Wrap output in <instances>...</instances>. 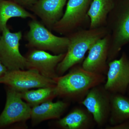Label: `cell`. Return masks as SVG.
Here are the masks:
<instances>
[{
  "instance_id": "cell-1",
  "label": "cell",
  "mask_w": 129,
  "mask_h": 129,
  "mask_svg": "<svg viewBox=\"0 0 129 129\" xmlns=\"http://www.w3.org/2000/svg\"><path fill=\"white\" fill-rule=\"evenodd\" d=\"M53 80L57 96L80 103L91 88L104 84L106 77L76 67L67 74L58 76Z\"/></svg>"
},
{
  "instance_id": "cell-2",
  "label": "cell",
  "mask_w": 129,
  "mask_h": 129,
  "mask_svg": "<svg viewBox=\"0 0 129 129\" xmlns=\"http://www.w3.org/2000/svg\"><path fill=\"white\" fill-rule=\"evenodd\" d=\"M101 36L100 32L88 31L81 32L69 39L65 55L57 67V75H63L69 70L81 62L87 51L101 39Z\"/></svg>"
},
{
  "instance_id": "cell-3",
  "label": "cell",
  "mask_w": 129,
  "mask_h": 129,
  "mask_svg": "<svg viewBox=\"0 0 129 129\" xmlns=\"http://www.w3.org/2000/svg\"><path fill=\"white\" fill-rule=\"evenodd\" d=\"M29 26V30L26 36L28 46L57 54L64 53L67 51L69 38L56 36L43 23L35 19L30 22Z\"/></svg>"
},
{
  "instance_id": "cell-4",
  "label": "cell",
  "mask_w": 129,
  "mask_h": 129,
  "mask_svg": "<svg viewBox=\"0 0 129 129\" xmlns=\"http://www.w3.org/2000/svg\"><path fill=\"white\" fill-rule=\"evenodd\" d=\"M5 108L0 115V128L16 126L26 128L30 118L32 107L23 101L20 92L7 87Z\"/></svg>"
},
{
  "instance_id": "cell-5",
  "label": "cell",
  "mask_w": 129,
  "mask_h": 129,
  "mask_svg": "<svg viewBox=\"0 0 129 129\" xmlns=\"http://www.w3.org/2000/svg\"><path fill=\"white\" fill-rule=\"evenodd\" d=\"M1 84L19 92L32 88L55 85L54 80L44 77L33 69L8 70L4 76L0 78Z\"/></svg>"
},
{
  "instance_id": "cell-6",
  "label": "cell",
  "mask_w": 129,
  "mask_h": 129,
  "mask_svg": "<svg viewBox=\"0 0 129 129\" xmlns=\"http://www.w3.org/2000/svg\"><path fill=\"white\" fill-rule=\"evenodd\" d=\"M0 39V61L8 71L26 69L27 60L19 51L21 31L12 33L7 27L2 31Z\"/></svg>"
},
{
  "instance_id": "cell-7",
  "label": "cell",
  "mask_w": 129,
  "mask_h": 129,
  "mask_svg": "<svg viewBox=\"0 0 129 129\" xmlns=\"http://www.w3.org/2000/svg\"><path fill=\"white\" fill-rule=\"evenodd\" d=\"M111 95V93L104 88L103 84L91 88L80 103L91 114L99 127L103 126L109 120Z\"/></svg>"
},
{
  "instance_id": "cell-8",
  "label": "cell",
  "mask_w": 129,
  "mask_h": 129,
  "mask_svg": "<svg viewBox=\"0 0 129 129\" xmlns=\"http://www.w3.org/2000/svg\"><path fill=\"white\" fill-rule=\"evenodd\" d=\"M104 88L110 93L125 95L129 86V58L123 52L109 63Z\"/></svg>"
},
{
  "instance_id": "cell-9",
  "label": "cell",
  "mask_w": 129,
  "mask_h": 129,
  "mask_svg": "<svg viewBox=\"0 0 129 129\" xmlns=\"http://www.w3.org/2000/svg\"><path fill=\"white\" fill-rule=\"evenodd\" d=\"M65 54L52 55L46 51L34 49L25 57L26 69L35 70L44 77L53 79L58 76L57 74V67Z\"/></svg>"
},
{
  "instance_id": "cell-10",
  "label": "cell",
  "mask_w": 129,
  "mask_h": 129,
  "mask_svg": "<svg viewBox=\"0 0 129 129\" xmlns=\"http://www.w3.org/2000/svg\"><path fill=\"white\" fill-rule=\"evenodd\" d=\"M68 0H37L29 8L41 19L49 30L62 16L63 10Z\"/></svg>"
},
{
  "instance_id": "cell-11",
  "label": "cell",
  "mask_w": 129,
  "mask_h": 129,
  "mask_svg": "<svg viewBox=\"0 0 129 129\" xmlns=\"http://www.w3.org/2000/svg\"><path fill=\"white\" fill-rule=\"evenodd\" d=\"M108 54L107 39L101 38L90 48L81 67L89 72L106 75L108 69L106 62Z\"/></svg>"
},
{
  "instance_id": "cell-12",
  "label": "cell",
  "mask_w": 129,
  "mask_h": 129,
  "mask_svg": "<svg viewBox=\"0 0 129 129\" xmlns=\"http://www.w3.org/2000/svg\"><path fill=\"white\" fill-rule=\"evenodd\" d=\"M129 42V2L117 12L114 38L108 52L110 61L114 60L122 47Z\"/></svg>"
},
{
  "instance_id": "cell-13",
  "label": "cell",
  "mask_w": 129,
  "mask_h": 129,
  "mask_svg": "<svg viewBox=\"0 0 129 129\" xmlns=\"http://www.w3.org/2000/svg\"><path fill=\"white\" fill-rule=\"evenodd\" d=\"M90 0H68L64 14L53 29L60 32L76 25L85 14Z\"/></svg>"
},
{
  "instance_id": "cell-14",
  "label": "cell",
  "mask_w": 129,
  "mask_h": 129,
  "mask_svg": "<svg viewBox=\"0 0 129 129\" xmlns=\"http://www.w3.org/2000/svg\"><path fill=\"white\" fill-rule=\"evenodd\" d=\"M68 103L58 101H48L31 108L30 119L32 124L35 125L45 120L59 119L68 107Z\"/></svg>"
},
{
  "instance_id": "cell-15",
  "label": "cell",
  "mask_w": 129,
  "mask_h": 129,
  "mask_svg": "<svg viewBox=\"0 0 129 129\" xmlns=\"http://www.w3.org/2000/svg\"><path fill=\"white\" fill-rule=\"evenodd\" d=\"M95 123L91 114L86 108L76 107L64 117L58 119L56 124L62 129H89L94 127Z\"/></svg>"
},
{
  "instance_id": "cell-16",
  "label": "cell",
  "mask_w": 129,
  "mask_h": 129,
  "mask_svg": "<svg viewBox=\"0 0 129 129\" xmlns=\"http://www.w3.org/2000/svg\"><path fill=\"white\" fill-rule=\"evenodd\" d=\"M13 17L35 19V16L13 0H0V31L7 27V24Z\"/></svg>"
},
{
  "instance_id": "cell-17",
  "label": "cell",
  "mask_w": 129,
  "mask_h": 129,
  "mask_svg": "<svg viewBox=\"0 0 129 129\" xmlns=\"http://www.w3.org/2000/svg\"><path fill=\"white\" fill-rule=\"evenodd\" d=\"M129 119V98L125 95L111 93V112L109 121L111 125L120 124Z\"/></svg>"
},
{
  "instance_id": "cell-18",
  "label": "cell",
  "mask_w": 129,
  "mask_h": 129,
  "mask_svg": "<svg viewBox=\"0 0 129 129\" xmlns=\"http://www.w3.org/2000/svg\"><path fill=\"white\" fill-rule=\"evenodd\" d=\"M20 93L22 99L32 108L45 102L52 101L57 97L55 85L39 88L36 90H26Z\"/></svg>"
},
{
  "instance_id": "cell-19",
  "label": "cell",
  "mask_w": 129,
  "mask_h": 129,
  "mask_svg": "<svg viewBox=\"0 0 129 129\" xmlns=\"http://www.w3.org/2000/svg\"><path fill=\"white\" fill-rule=\"evenodd\" d=\"M113 7L111 0H93L87 12L90 18L91 28H94L101 25Z\"/></svg>"
},
{
  "instance_id": "cell-20",
  "label": "cell",
  "mask_w": 129,
  "mask_h": 129,
  "mask_svg": "<svg viewBox=\"0 0 129 129\" xmlns=\"http://www.w3.org/2000/svg\"><path fill=\"white\" fill-rule=\"evenodd\" d=\"M24 8L29 9L37 0H13Z\"/></svg>"
},
{
  "instance_id": "cell-21",
  "label": "cell",
  "mask_w": 129,
  "mask_h": 129,
  "mask_svg": "<svg viewBox=\"0 0 129 129\" xmlns=\"http://www.w3.org/2000/svg\"><path fill=\"white\" fill-rule=\"evenodd\" d=\"M106 129H129V119L119 124L106 127Z\"/></svg>"
},
{
  "instance_id": "cell-22",
  "label": "cell",
  "mask_w": 129,
  "mask_h": 129,
  "mask_svg": "<svg viewBox=\"0 0 129 129\" xmlns=\"http://www.w3.org/2000/svg\"><path fill=\"white\" fill-rule=\"evenodd\" d=\"M8 71L7 68L0 61V78L4 76Z\"/></svg>"
},
{
  "instance_id": "cell-23",
  "label": "cell",
  "mask_w": 129,
  "mask_h": 129,
  "mask_svg": "<svg viewBox=\"0 0 129 129\" xmlns=\"http://www.w3.org/2000/svg\"><path fill=\"white\" fill-rule=\"evenodd\" d=\"M127 91H128V92H129V87H128V90H127Z\"/></svg>"
},
{
  "instance_id": "cell-24",
  "label": "cell",
  "mask_w": 129,
  "mask_h": 129,
  "mask_svg": "<svg viewBox=\"0 0 129 129\" xmlns=\"http://www.w3.org/2000/svg\"><path fill=\"white\" fill-rule=\"evenodd\" d=\"M1 35H0V39H1Z\"/></svg>"
}]
</instances>
